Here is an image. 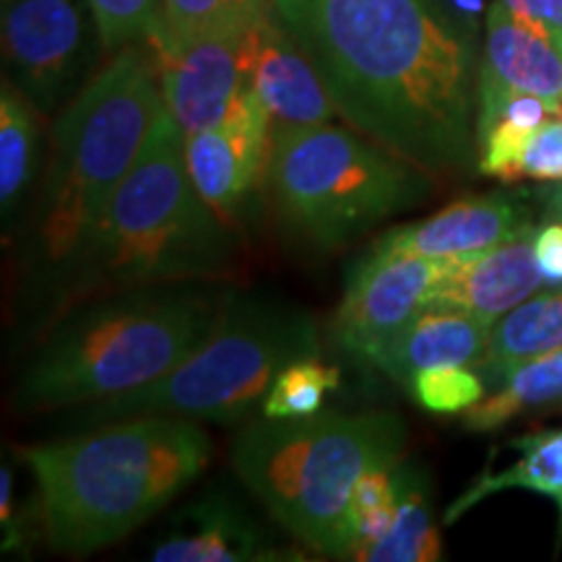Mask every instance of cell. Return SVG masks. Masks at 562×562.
I'll return each instance as SVG.
<instances>
[{
    "label": "cell",
    "mask_w": 562,
    "mask_h": 562,
    "mask_svg": "<svg viewBox=\"0 0 562 562\" xmlns=\"http://www.w3.org/2000/svg\"><path fill=\"white\" fill-rule=\"evenodd\" d=\"M336 115L430 175L480 159L474 50L440 0H271Z\"/></svg>",
    "instance_id": "1"
},
{
    "label": "cell",
    "mask_w": 562,
    "mask_h": 562,
    "mask_svg": "<svg viewBox=\"0 0 562 562\" xmlns=\"http://www.w3.org/2000/svg\"><path fill=\"white\" fill-rule=\"evenodd\" d=\"M55 552H100L167 508L211 461L206 430L186 417L144 414L66 440L21 448Z\"/></svg>",
    "instance_id": "2"
},
{
    "label": "cell",
    "mask_w": 562,
    "mask_h": 562,
    "mask_svg": "<svg viewBox=\"0 0 562 562\" xmlns=\"http://www.w3.org/2000/svg\"><path fill=\"white\" fill-rule=\"evenodd\" d=\"M235 263V232L195 188L186 133L167 108L70 271L74 294L220 279Z\"/></svg>",
    "instance_id": "3"
},
{
    "label": "cell",
    "mask_w": 562,
    "mask_h": 562,
    "mask_svg": "<svg viewBox=\"0 0 562 562\" xmlns=\"http://www.w3.org/2000/svg\"><path fill=\"white\" fill-rule=\"evenodd\" d=\"M165 110L157 58L146 45L112 53L70 97L55 117L34 222L42 263L74 271Z\"/></svg>",
    "instance_id": "4"
},
{
    "label": "cell",
    "mask_w": 562,
    "mask_h": 562,
    "mask_svg": "<svg viewBox=\"0 0 562 562\" xmlns=\"http://www.w3.org/2000/svg\"><path fill=\"white\" fill-rule=\"evenodd\" d=\"M406 425L393 412H318L269 419L232 440V469L277 521L328 558L347 560L355 544L351 490L364 472L396 467Z\"/></svg>",
    "instance_id": "5"
},
{
    "label": "cell",
    "mask_w": 562,
    "mask_h": 562,
    "mask_svg": "<svg viewBox=\"0 0 562 562\" xmlns=\"http://www.w3.org/2000/svg\"><path fill=\"white\" fill-rule=\"evenodd\" d=\"M216 313L199 294H136L89 307L34 355L13 404L50 412L136 391L186 360Z\"/></svg>",
    "instance_id": "6"
},
{
    "label": "cell",
    "mask_w": 562,
    "mask_h": 562,
    "mask_svg": "<svg viewBox=\"0 0 562 562\" xmlns=\"http://www.w3.org/2000/svg\"><path fill=\"white\" fill-rule=\"evenodd\" d=\"M321 355L311 313L261 297H229L214 326L180 364L157 381L102 402L100 417L237 422L263 404L286 364Z\"/></svg>",
    "instance_id": "7"
},
{
    "label": "cell",
    "mask_w": 562,
    "mask_h": 562,
    "mask_svg": "<svg viewBox=\"0 0 562 562\" xmlns=\"http://www.w3.org/2000/svg\"><path fill=\"white\" fill-rule=\"evenodd\" d=\"M266 175L279 220L318 248H339L432 193L430 172L328 123L273 140Z\"/></svg>",
    "instance_id": "8"
},
{
    "label": "cell",
    "mask_w": 562,
    "mask_h": 562,
    "mask_svg": "<svg viewBox=\"0 0 562 562\" xmlns=\"http://www.w3.org/2000/svg\"><path fill=\"white\" fill-rule=\"evenodd\" d=\"M102 47L89 0H5L3 55L11 79L40 115L66 108ZM104 50V47H102Z\"/></svg>",
    "instance_id": "9"
},
{
    "label": "cell",
    "mask_w": 562,
    "mask_h": 562,
    "mask_svg": "<svg viewBox=\"0 0 562 562\" xmlns=\"http://www.w3.org/2000/svg\"><path fill=\"white\" fill-rule=\"evenodd\" d=\"M442 258L383 256L370 250L351 266L331 331L336 344L357 360L372 357L419 311L430 305Z\"/></svg>",
    "instance_id": "10"
},
{
    "label": "cell",
    "mask_w": 562,
    "mask_h": 562,
    "mask_svg": "<svg viewBox=\"0 0 562 562\" xmlns=\"http://www.w3.org/2000/svg\"><path fill=\"white\" fill-rule=\"evenodd\" d=\"M271 117L248 83H243L224 121L186 136L188 172L216 214L235 222L271 161Z\"/></svg>",
    "instance_id": "11"
},
{
    "label": "cell",
    "mask_w": 562,
    "mask_h": 562,
    "mask_svg": "<svg viewBox=\"0 0 562 562\" xmlns=\"http://www.w3.org/2000/svg\"><path fill=\"white\" fill-rule=\"evenodd\" d=\"M243 79L271 117V140L331 123L336 108L326 83L286 32L271 3L248 26L240 50Z\"/></svg>",
    "instance_id": "12"
},
{
    "label": "cell",
    "mask_w": 562,
    "mask_h": 562,
    "mask_svg": "<svg viewBox=\"0 0 562 562\" xmlns=\"http://www.w3.org/2000/svg\"><path fill=\"white\" fill-rule=\"evenodd\" d=\"M533 240H537V227L529 222L508 240L492 248L442 258V271L430 294V305L472 313L495 326L505 313L542 290L544 277Z\"/></svg>",
    "instance_id": "13"
},
{
    "label": "cell",
    "mask_w": 562,
    "mask_h": 562,
    "mask_svg": "<svg viewBox=\"0 0 562 562\" xmlns=\"http://www.w3.org/2000/svg\"><path fill=\"white\" fill-rule=\"evenodd\" d=\"M245 32L216 30L172 50H154L167 108L186 136L220 125L240 94Z\"/></svg>",
    "instance_id": "14"
},
{
    "label": "cell",
    "mask_w": 562,
    "mask_h": 562,
    "mask_svg": "<svg viewBox=\"0 0 562 562\" xmlns=\"http://www.w3.org/2000/svg\"><path fill=\"white\" fill-rule=\"evenodd\" d=\"M526 224V211L510 195L492 193L456 201L427 220L385 232L370 250L383 256L451 258L492 248Z\"/></svg>",
    "instance_id": "15"
},
{
    "label": "cell",
    "mask_w": 562,
    "mask_h": 562,
    "mask_svg": "<svg viewBox=\"0 0 562 562\" xmlns=\"http://www.w3.org/2000/svg\"><path fill=\"white\" fill-rule=\"evenodd\" d=\"M492 326L472 313L427 305L372 357L370 364L409 389L419 370L480 364Z\"/></svg>",
    "instance_id": "16"
},
{
    "label": "cell",
    "mask_w": 562,
    "mask_h": 562,
    "mask_svg": "<svg viewBox=\"0 0 562 562\" xmlns=\"http://www.w3.org/2000/svg\"><path fill=\"white\" fill-rule=\"evenodd\" d=\"M482 68L505 87L542 97L560 115L562 50L542 26L516 16L503 0L490 5Z\"/></svg>",
    "instance_id": "17"
},
{
    "label": "cell",
    "mask_w": 562,
    "mask_h": 562,
    "mask_svg": "<svg viewBox=\"0 0 562 562\" xmlns=\"http://www.w3.org/2000/svg\"><path fill=\"white\" fill-rule=\"evenodd\" d=\"M258 526L227 501H201L180 516L167 539L154 544L157 562H248L279 560Z\"/></svg>",
    "instance_id": "18"
},
{
    "label": "cell",
    "mask_w": 562,
    "mask_h": 562,
    "mask_svg": "<svg viewBox=\"0 0 562 562\" xmlns=\"http://www.w3.org/2000/svg\"><path fill=\"white\" fill-rule=\"evenodd\" d=\"M562 347V290L537 292L492 326L480 368L503 383L521 364Z\"/></svg>",
    "instance_id": "19"
},
{
    "label": "cell",
    "mask_w": 562,
    "mask_h": 562,
    "mask_svg": "<svg viewBox=\"0 0 562 562\" xmlns=\"http://www.w3.org/2000/svg\"><path fill=\"white\" fill-rule=\"evenodd\" d=\"M518 451V461L503 472H484L476 476L463 495L446 513V524L459 521L476 503L505 490H526L550 497L560 510L558 533L562 539V427L521 435L510 442Z\"/></svg>",
    "instance_id": "20"
},
{
    "label": "cell",
    "mask_w": 562,
    "mask_h": 562,
    "mask_svg": "<svg viewBox=\"0 0 562 562\" xmlns=\"http://www.w3.org/2000/svg\"><path fill=\"white\" fill-rule=\"evenodd\" d=\"M398 510L391 529L375 542L355 544L347 560L364 562H435L442 558L440 531L427 503L425 474L398 463Z\"/></svg>",
    "instance_id": "21"
},
{
    "label": "cell",
    "mask_w": 562,
    "mask_h": 562,
    "mask_svg": "<svg viewBox=\"0 0 562 562\" xmlns=\"http://www.w3.org/2000/svg\"><path fill=\"white\" fill-rule=\"evenodd\" d=\"M550 404H562V347L513 370L492 396L463 412V427L490 432L518 414Z\"/></svg>",
    "instance_id": "22"
},
{
    "label": "cell",
    "mask_w": 562,
    "mask_h": 562,
    "mask_svg": "<svg viewBox=\"0 0 562 562\" xmlns=\"http://www.w3.org/2000/svg\"><path fill=\"white\" fill-rule=\"evenodd\" d=\"M37 112L40 110L16 83L3 79V91H0V209H3V222L11 220L32 180L40 146Z\"/></svg>",
    "instance_id": "23"
},
{
    "label": "cell",
    "mask_w": 562,
    "mask_h": 562,
    "mask_svg": "<svg viewBox=\"0 0 562 562\" xmlns=\"http://www.w3.org/2000/svg\"><path fill=\"white\" fill-rule=\"evenodd\" d=\"M271 0H165V19L151 50H172L216 30H248Z\"/></svg>",
    "instance_id": "24"
},
{
    "label": "cell",
    "mask_w": 562,
    "mask_h": 562,
    "mask_svg": "<svg viewBox=\"0 0 562 562\" xmlns=\"http://www.w3.org/2000/svg\"><path fill=\"white\" fill-rule=\"evenodd\" d=\"M341 385V372L331 364H323L318 357H307L286 364L273 381L263 398V417L269 419H300L318 414L326 393Z\"/></svg>",
    "instance_id": "25"
},
{
    "label": "cell",
    "mask_w": 562,
    "mask_h": 562,
    "mask_svg": "<svg viewBox=\"0 0 562 562\" xmlns=\"http://www.w3.org/2000/svg\"><path fill=\"white\" fill-rule=\"evenodd\" d=\"M100 26L102 47L117 53L131 45H149L161 30L165 0H89Z\"/></svg>",
    "instance_id": "26"
},
{
    "label": "cell",
    "mask_w": 562,
    "mask_h": 562,
    "mask_svg": "<svg viewBox=\"0 0 562 562\" xmlns=\"http://www.w3.org/2000/svg\"><path fill=\"white\" fill-rule=\"evenodd\" d=\"M406 391L425 412L463 414L484 398V381L476 372L451 364V368L419 370Z\"/></svg>",
    "instance_id": "27"
},
{
    "label": "cell",
    "mask_w": 562,
    "mask_h": 562,
    "mask_svg": "<svg viewBox=\"0 0 562 562\" xmlns=\"http://www.w3.org/2000/svg\"><path fill=\"white\" fill-rule=\"evenodd\" d=\"M398 463L396 467H375L370 472L360 476V482L351 490L349 501V518L351 526L357 529V524L362 518L372 516V513H381L398 505Z\"/></svg>",
    "instance_id": "28"
},
{
    "label": "cell",
    "mask_w": 562,
    "mask_h": 562,
    "mask_svg": "<svg viewBox=\"0 0 562 562\" xmlns=\"http://www.w3.org/2000/svg\"><path fill=\"white\" fill-rule=\"evenodd\" d=\"M524 178L562 182V117L539 125L524 154Z\"/></svg>",
    "instance_id": "29"
},
{
    "label": "cell",
    "mask_w": 562,
    "mask_h": 562,
    "mask_svg": "<svg viewBox=\"0 0 562 562\" xmlns=\"http://www.w3.org/2000/svg\"><path fill=\"white\" fill-rule=\"evenodd\" d=\"M505 9L542 26L562 50V0H503Z\"/></svg>",
    "instance_id": "30"
},
{
    "label": "cell",
    "mask_w": 562,
    "mask_h": 562,
    "mask_svg": "<svg viewBox=\"0 0 562 562\" xmlns=\"http://www.w3.org/2000/svg\"><path fill=\"white\" fill-rule=\"evenodd\" d=\"M533 250H537L539 269H542L547 284L562 286V222H550L539 227Z\"/></svg>",
    "instance_id": "31"
},
{
    "label": "cell",
    "mask_w": 562,
    "mask_h": 562,
    "mask_svg": "<svg viewBox=\"0 0 562 562\" xmlns=\"http://www.w3.org/2000/svg\"><path fill=\"white\" fill-rule=\"evenodd\" d=\"M0 524H3V550L9 552L21 542L16 510H13V472L3 467L0 472Z\"/></svg>",
    "instance_id": "32"
},
{
    "label": "cell",
    "mask_w": 562,
    "mask_h": 562,
    "mask_svg": "<svg viewBox=\"0 0 562 562\" xmlns=\"http://www.w3.org/2000/svg\"><path fill=\"white\" fill-rule=\"evenodd\" d=\"M550 214L554 222H562V186L554 188L550 195Z\"/></svg>",
    "instance_id": "33"
},
{
    "label": "cell",
    "mask_w": 562,
    "mask_h": 562,
    "mask_svg": "<svg viewBox=\"0 0 562 562\" xmlns=\"http://www.w3.org/2000/svg\"><path fill=\"white\" fill-rule=\"evenodd\" d=\"M560 117H562V110H560Z\"/></svg>",
    "instance_id": "34"
},
{
    "label": "cell",
    "mask_w": 562,
    "mask_h": 562,
    "mask_svg": "<svg viewBox=\"0 0 562 562\" xmlns=\"http://www.w3.org/2000/svg\"><path fill=\"white\" fill-rule=\"evenodd\" d=\"M3 3H5V0H3Z\"/></svg>",
    "instance_id": "35"
}]
</instances>
